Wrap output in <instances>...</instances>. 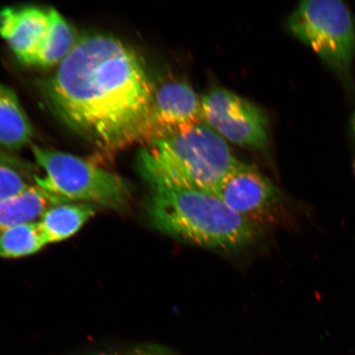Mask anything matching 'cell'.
I'll list each match as a JSON object with an SVG mask.
<instances>
[{"label":"cell","mask_w":355,"mask_h":355,"mask_svg":"<svg viewBox=\"0 0 355 355\" xmlns=\"http://www.w3.org/2000/svg\"><path fill=\"white\" fill-rule=\"evenodd\" d=\"M154 88L135 51L101 34L78 38L47 83L60 117L107 152L146 141Z\"/></svg>","instance_id":"6da1fadb"},{"label":"cell","mask_w":355,"mask_h":355,"mask_svg":"<svg viewBox=\"0 0 355 355\" xmlns=\"http://www.w3.org/2000/svg\"><path fill=\"white\" fill-rule=\"evenodd\" d=\"M239 163L227 141L202 123L150 141L139 158V171L150 188L174 186L211 193Z\"/></svg>","instance_id":"7a4b0ae2"},{"label":"cell","mask_w":355,"mask_h":355,"mask_svg":"<svg viewBox=\"0 0 355 355\" xmlns=\"http://www.w3.org/2000/svg\"><path fill=\"white\" fill-rule=\"evenodd\" d=\"M146 211L154 227L180 241L211 250H237L257 237L255 224L230 210L214 193L157 186Z\"/></svg>","instance_id":"3957f363"},{"label":"cell","mask_w":355,"mask_h":355,"mask_svg":"<svg viewBox=\"0 0 355 355\" xmlns=\"http://www.w3.org/2000/svg\"><path fill=\"white\" fill-rule=\"evenodd\" d=\"M33 153L42 176L35 183L68 202L99 205L122 211L130 204V186L112 172L76 155L33 146Z\"/></svg>","instance_id":"277c9868"},{"label":"cell","mask_w":355,"mask_h":355,"mask_svg":"<svg viewBox=\"0 0 355 355\" xmlns=\"http://www.w3.org/2000/svg\"><path fill=\"white\" fill-rule=\"evenodd\" d=\"M288 26L337 76L349 81L355 57V19L344 2H301L288 17Z\"/></svg>","instance_id":"5b68a950"},{"label":"cell","mask_w":355,"mask_h":355,"mask_svg":"<svg viewBox=\"0 0 355 355\" xmlns=\"http://www.w3.org/2000/svg\"><path fill=\"white\" fill-rule=\"evenodd\" d=\"M202 121L234 145L255 150L268 148L263 110L227 89L216 87L202 97Z\"/></svg>","instance_id":"8992f818"},{"label":"cell","mask_w":355,"mask_h":355,"mask_svg":"<svg viewBox=\"0 0 355 355\" xmlns=\"http://www.w3.org/2000/svg\"><path fill=\"white\" fill-rule=\"evenodd\" d=\"M230 210L256 225L275 218L281 204L276 186L254 166L239 163L214 193Z\"/></svg>","instance_id":"52a82bcc"},{"label":"cell","mask_w":355,"mask_h":355,"mask_svg":"<svg viewBox=\"0 0 355 355\" xmlns=\"http://www.w3.org/2000/svg\"><path fill=\"white\" fill-rule=\"evenodd\" d=\"M201 121L202 99L189 84L180 81L163 83L154 88L146 141L149 144Z\"/></svg>","instance_id":"ba28073f"},{"label":"cell","mask_w":355,"mask_h":355,"mask_svg":"<svg viewBox=\"0 0 355 355\" xmlns=\"http://www.w3.org/2000/svg\"><path fill=\"white\" fill-rule=\"evenodd\" d=\"M51 8L8 7L0 10V37L6 40L19 60L28 64L46 38Z\"/></svg>","instance_id":"9c48e42d"},{"label":"cell","mask_w":355,"mask_h":355,"mask_svg":"<svg viewBox=\"0 0 355 355\" xmlns=\"http://www.w3.org/2000/svg\"><path fill=\"white\" fill-rule=\"evenodd\" d=\"M64 201L34 184L19 194L0 201V234L21 224L38 221L44 212Z\"/></svg>","instance_id":"30bf717a"},{"label":"cell","mask_w":355,"mask_h":355,"mask_svg":"<svg viewBox=\"0 0 355 355\" xmlns=\"http://www.w3.org/2000/svg\"><path fill=\"white\" fill-rule=\"evenodd\" d=\"M95 211L89 204L62 202L44 212L38 223L48 244L60 243L77 234Z\"/></svg>","instance_id":"8fae6325"},{"label":"cell","mask_w":355,"mask_h":355,"mask_svg":"<svg viewBox=\"0 0 355 355\" xmlns=\"http://www.w3.org/2000/svg\"><path fill=\"white\" fill-rule=\"evenodd\" d=\"M33 135L32 123L15 92L0 83V146L19 149L30 143Z\"/></svg>","instance_id":"7c38bea8"},{"label":"cell","mask_w":355,"mask_h":355,"mask_svg":"<svg viewBox=\"0 0 355 355\" xmlns=\"http://www.w3.org/2000/svg\"><path fill=\"white\" fill-rule=\"evenodd\" d=\"M72 26L64 17L51 8V21L46 38L31 58L28 64L39 67L59 65L78 41Z\"/></svg>","instance_id":"4fadbf2b"},{"label":"cell","mask_w":355,"mask_h":355,"mask_svg":"<svg viewBox=\"0 0 355 355\" xmlns=\"http://www.w3.org/2000/svg\"><path fill=\"white\" fill-rule=\"evenodd\" d=\"M47 244L38 221L29 222L0 234V257L19 259L31 256Z\"/></svg>","instance_id":"5bb4252c"},{"label":"cell","mask_w":355,"mask_h":355,"mask_svg":"<svg viewBox=\"0 0 355 355\" xmlns=\"http://www.w3.org/2000/svg\"><path fill=\"white\" fill-rule=\"evenodd\" d=\"M35 175L15 159L0 155V201L32 187Z\"/></svg>","instance_id":"9a60e30c"},{"label":"cell","mask_w":355,"mask_h":355,"mask_svg":"<svg viewBox=\"0 0 355 355\" xmlns=\"http://www.w3.org/2000/svg\"><path fill=\"white\" fill-rule=\"evenodd\" d=\"M90 355H178L171 349L157 345H143L137 346L125 352H100Z\"/></svg>","instance_id":"2e32d148"},{"label":"cell","mask_w":355,"mask_h":355,"mask_svg":"<svg viewBox=\"0 0 355 355\" xmlns=\"http://www.w3.org/2000/svg\"><path fill=\"white\" fill-rule=\"evenodd\" d=\"M352 131L355 135V111H354L352 119Z\"/></svg>","instance_id":"e0dca14e"},{"label":"cell","mask_w":355,"mask_h":355,"mask_svg":"<svg viewBox=\"0 0 355 355\" xmlns=\"http://www.w3.org/2000/svg\"><path fill=\"white\" fill-rule=\"evenodd\" d=\"M353 167H354V174H355V159H354Z\"/></svg>","instance_id":"ac0fdd59"}]
</instances>
